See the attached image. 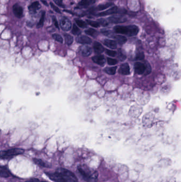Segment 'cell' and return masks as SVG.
I'll use <instances>...</instances> for the list:
<instances>
[{"label": "cell", "mask_w": 181, "mask_h": 182, "mask_svg": "<svg viewBox=\"0 0 181 182\" xmlns=\"http://www.w3.org/2000/svg\"><path fill=\"white\" fill-rule=\"evenodd\" d=\"M45 174L55 182H79L74 173L63 168H59L54 172Z\"/></svg>", "instance_id": "cell-1"}, {"label": "cell", "mask_w": 181, "mask_h": 182, "mask_svg": "<svg viewBox=\"0 0 181 182\" xmlns=\"http://www.w3.org/2000/svg\"><path fill=\"white\" fill-rule=\"evenodd\" d=\"M78 170L83 178L87 182H96L98 176V172L88 167L87 165H80Z\"/></svg>", "instance_id": "cell-2"}, {"label": "cell", "mask_w": 181, "mask_h": 182, "mask_svg": "<svg viewBox=\"0 0 181 182\" xmlns=\"http://www.w3.org/2000/svg\"><path fill=\"white\" fill-rule=\"evenodd\" d=\"M25 150L23 149L15 148L11 149L7 151H2L1 152V158L2 159H9V158L12 157L15 155H21L24 153Z\"/></svg>", "instance_id": "cell-3"}, {"label": "cell", "mask_w": 181, "mask_h": 182, "mask_svg": "<svg viewBox=\"0 0 181 182\" xmlns=\"http://www.w3.org/2000/svg\"><path fill=\"white\" fill-rule=\"evenodd\" d=\"M60 26L63 30L67 32L71 30L72 27V24L70 20L69 19H67V18L63 17L60 19Z\"/></svg>", "instance_id": "cell-4"}, {"label": "cell", "mask_w": 181, "mask_h": 182, "mask_svg": "<svg viewBox=\"0 0 181 182\" xmlns=\"http://www.w3.org/2000/svg\"><path fill=\"white\" fill-rule=\"evenodd\" d=\"M108 21L112 24H118L125 22L127 19L123 16H112L108 18Z\"/></svg>", "instance_id": "cell-5"}, {"label": "cell", "mask_w": 181, "mask_h": 182, "mask_svg": "<svg viewBox=\"0 0 181 182\" xmlns=\"http://www.w3.org/2000/svg\"><path fill=\"white\" fill-rule=\"evenodd\" d=\"M13 11L16 17L18 18L23 17V8L17 3L13 6Z\"/></svg>", "instance_id": "cell-6"}, {"label": "cell", "mask_w": 181, "mask_h": 182, "mask_svg": "<svg viewBox=\"0 0 181 182\" xmlns=\"http://www.w3.org/2000/svg\"><path fill=\"white\" fill-rule=\"evenodd\" d=\"M134 70L136 73L138 75H142L144 74L146 70V66L141 62H136L135 63L134 66Z\"/></svg>", "instance_id": "cell-7"}, {"label": "cell", "mask_w": 181, "mask_h": 182, "mask_svg": "<svg viewBox=\"0 0 181 182\" xmlns=\"http://www.w3.org/2000/svg\"><path fill=\"white\" fill-rule=\"evenodd\" d=\"M115 32L121 34L127 35H129V27L128 26H117L114 27Z\"/></svg>", "instance_id": "cell-8"}, {"label": "cell", "mask_w": 181, "mask_h": 182, "mask_svg": "<svg viewBox=\"0 0 181 182\" xmlns=\"http://www.w3.org/2000/svg\"><path fill=\"white\" fill-rule=\"evenodd\" d=\"M119 10L118 7L116 6H114L113 7L110 8L108 10H106L105 11H104L103 13H99V14H98V16H108V15H112L117 13H119Z\"/></svg>", "instance_id": "cell-9"}, {"label": "cell", "mask_w": 181, "mask_h": 182, "mask_svg": "<svg viewBox=\"0 0 181 182\" xmlns=\"http://www.w3.org/2000/svg\"><path fill=\"white\" fill-rule=\"evenodd\" d=\"M77 42L83 44H89L92 43V39L85 35L79 36L76 38Z\"/></svg>", "instance_id": "cell-10"}, {"label": "cell", "mask_w": 181, "mask_h": 182, "mask_svg": "<svg viewBox=\"0 0 181 182\" xmlns=\"http://www.w3.org/2000/svg\"><path fill=\"white\" fill-rule=\"evenodd\" d=\"M96 0H81L78 4V8H86L89 7L90 5L94 4Z\"/></svg>", "instance_id": "cell-11"}, {"label": "cell", "mask_w": 181, "mask_h": 182, "mask_svg": "<svg viewBox=\"0 0 181 182\" xmlns=\"http://www.w3.org/2000/svg\"><path fill=\"white\" fill-rule=\"evenodd\" d=\"M130 67L128 64L125 63L123 64H121L119 67V74L124 75H128L130 74Z\"/></svg>", "instance_id": "cell-12"}, {"label": "cell", "mask_w": 181, "mask_h": 182, "mask_svg": "<svg viewBox=\"0 0 181 182\" xmlns=\"http://www.w3.org/2000/svg\"><path fill=\"white\" fill-rule=\"evenodd\" d=\"M40 7L41 5L40 4V3L38 1H36L32 3L31 5L28 7V10L29 11L30 13L35 14L37 13L38 10H40Z\"/></svg>", "instance_id": "cell-13"}, {"label": "cell", "mask_w": 181, "mask_h": 182, "mask_svg": "<svg viewBox=\"0 0 181 182\" xmlns=\"http://www.w3.org/2000/svg\"><path fill=\"white\" fill-rule=\"evenodd\" d=\"M92 60L96 64L100 66H103L106 62V59L102 55H98L92 58Z\"/></svg>", "instance_id": "cell-14"}, {"label": "cell", "mask_w": 181, "mask_h": 182, "mask_svg": "<svg viewBox=\"0 0 181 182\" xmlns=\"http://www.w3.org/2000/svg\"><path fill=\"white\" fill-rule=\"evenodd\" d=\"M80 51L82 55L84 57H88L91 55L92 53V48L87 45H83L80 48Z\"/></svg>", "instance_id": "cell-15"}, {"label": "cell", "mask_w": 181, "mask_h": 182, "mask_svg": "<svg viewBox=\"0 0 181 182\" xmlns=\"http://www.w3.org/2000/svg\"><path fill=\"white\" fill-rule=\"evenodd\" d=\"M94 51L96 54H100L104 51V47L100 43L95 42L93 44Z\"/></svg>", "instance_id": "cell-16"}, {"label": "cell", "mask_w": 181, "mask_h": 182, "mask_svg": "<svg viewBox=\"0 0 181 182\" xmlns=\"http://www.w3.org/2000/svg\"><path fill=\"white\" fill-rule=\"evenodd\" d=\"M129 36H134L138 34L139 28L134 25H129Z\"/></svg>", "instance_id": "cell-17"}, {"label": "cell", "mask_w": 181, "mask_h": 182, "mask_svg": "<svg viewBox=\"0 0 181 182\" xmlns=\"http://www.w3.org/2000/svg\"><path fill=\"white\" fill-rule=\"evenodd\" d=\"M104 44L110 49H114L117 47V43L116 41L111 39H105L104 41Z\"/></svg>", "instance_id": "cell-18"}, {"label": "cell", "mask_w": 181, "mask_h": 182, "mask_svg": "<svg viewBox=\"0 0 181 182\" xmlns=\"http://www.w3.org/2000/svg\"><path fill=\"white\" fill-rule=\"evenodd\" d=\"M10 172L4 166L0 167V176L3 178H7L10 176Z\"/></svg>", "instance_id": "cell-19"}, {"label": "cell", "mask_w": 181, "mask_h": 182, "mask_svg": "<svg viewBox=\"0 0 181 182\" xmlns=\"http://www.w3.org/2000/svg\"><path fill=\"white\" fill-rule=\"evenodd\" d=\"M114 38V39L116 40V41L119 44H124V43H125L127 41V37H125L124 36H122V35H120L115 36Z\"/></svg>", "instance_id": "cell-20"}, {"label": "cell", "mask_w": 181, "mask_h": 182, "mask_svg": "<svg viewBox=\"0 0 181 182\" xmlns=\"http://www.w3.org/2000/svg\"><path fill=\"white\" fill-rule=\"evenodd\" d=\"M112 5H113V3H107L106 4H100L97 7V10L98 11L105 10L107 8L112 7Z\"/></svg>", "instance_id": "cell-21"}, {"label": "cell", "mask_w": 181, "mask_h": 182, "mask_svg": "<svg viewBox=\"0 0 181 182\" xmlns=\"http://www.w3.org/2000/svg\"><path fill=\"white\" fill-rule=\"evenodd\" d=\"M117 67H107L105 68L104 71L107 74L109 75H114L117 72Z\"/></svg>", "instance_id": "cell-22"}, {"label": "cell", "mask_w": 181, "mask_h": 182, "mask_svg": "<svg viewBox=\"0 0 181 182\" xmlns=\"http://www.w3.org/2000/svg\"><path fill=\"white\" fill-rule=\"evenodd\" d=\"M64 36L65 41L67 44L68 45H70L72 44V43L73 42V38L72 36H71L70 35L67 34H64Z\"/></svg>", "instance_id": "cell-23"}, {"label": "cell", "mask_w": 181, "mask_h": 182, "mask_svg": "<svg viewBox=\"0 0 181 182\" xmlns=\"http://www.w3.org/2000/svg\"><path fill=\"white\" fill-rule=\"evenodd\" d=\"M85 33L86 34L88 35L94 37H96V36L98 34L97 30H94V29H92V28H89L86 30H85Z\"/></svg>", "instance_id": "cell-24"}, {"label": "cell", "mask_w": 181, "mask_h": 182, "mask_svg": "<svg viewBox=\"0 0 181 182\" xmlns=\"http://www.w3.org/2000/svg\"><path fill=\"white\" fill-rule=\"evenodd\" d=\"M33 161L36 164V165L40 166V167H47V166L46 165L45 163L42 160L40 159H38V158H34L33 159Z\"/></svg>", "instance_id": "cell-25"}, {"label": "cell", "mask_w": 181, "mask_h": 182, "mask_svg": "<svg viewBox=\"0 0 181 182\" xmlns=\"http://www.w3.org/2000/svg\"><path fill=\"white\" fill-rule=\"evenodd\" d=\"M45 11H43L42 13V15H41V17L40 18V21L38 23L37 25V28H41V27H42L43 26L44 22V19H45Z\"/></svg>", "instance_id": "cell-26"}, {"label": "cell", "mask_w": 181, "mask_h": 182, "mask_svg": "<svg viewBox=\"0 0 181 182\" xmlns=\"http://www.w3.org/2000/svg\"><path fill=\"white\" fill-rule=\"evenodd\" d=\"M72 33L75 35H79L81 34V31L79 28L75 24L73 25L72 27Z\"/></svg>", "instance_id": "cell-27"}, {"label": "cell", "mask_w": 181, "mask_h": 182, "mask_svg": "<svg viewBox=\"0 0 181 182\" xmlns=\"http://www.w3.org/2000/svg\"><path fill=\"white\" fill-rule=\"evenodd\" d=\"M75 21L77 25H78L79 27H81V28H83L87 27V24H86V22H84V21H82V20L79 19H75Z\"/></svg>", "instance_id": "cell-28"}, {"label": "cell", "mask_w": 181, "mask_h": 182, "mask_svg": "<svg viewBox=\"0 0 181 182\" xmlns=\"http://www.w3.org/2000/svg\"><path fill=\"white\" fill-rule=\"evenodd\" d=\"M52 37L55 41H56L57 42H60L61 43L63 42V39L60 35L57 34H54L52 35Z\"/></svg>", "instance_id": "cell-29"}, {"label": "cell", "mask_w": 181, "mask_h": 182, "mask_svg": "<svg viewBox=\"0 0 181 182\" xmlns=\"http://www.w3.org/2000/svg\"><path fill=\"white\" fill-rule=\"evenodd\" d=\"M87 22L89 25H90L92 27H94V28H98L100 26V24L98 23V22H96V21H93L87 20Z\"/></svg>", "instance_id": "cell-30"}, {"label": "cell", "mask_w": 181, "mask_h": 182, "mask_svg": "<svg viewBox=\"0 0 181 182\" xmlns=\"http://www.w3.org/2000/svg\"><path fill=\"white\" fill-rule=\"evenodd\" d=\"M98 22L99 23L100 25H102L103 26H107L108 25V22L106 20L103 19V18H101V19H99L97 20Z\"/></svg>", "instance_id": "cell-31"}, {"label": "cell", "mask_w": 181, "mask_h": 182, "mask_svg": "<svg viewBox=\"0 0 181 182\" xmlns=\"http://www.w3.org/2000/svg\"><path fill=\"white\" fill-rule=\"evenodd\" d=\"M117 60L116 59H113V58H107V63L109 65H111V66H113V65H115L117 64Z\"/></svg>", "instance_id": "cell-32"}, {"label": "cell", "mask_w": 181, "mask_h": 182, "mask_svg": "<svg viewBox=\"0 0 181 182\" xmlns=\"http://www.w3.org/2000/svg\"><path fill=\"white\" fill-rule=\"evenodd\" d=\"M106 54L108 55L110 57H115L117 55V54L116 51L111 50H106Z\"/></svg>", "instance_id": "cell-33"}, {"label": "cell", "mask_w": 181, "mask_h": 182, "mask_svg": "<svg viewBox=\"0 0 181 182\" xmlns=\"http://www.w3.org/2000/svg\"><path fill=\"white\" fill-rule=\"evenodd\" d=\"M50 5L51 6V7L52 8L53 10H54L55 12H56V13H61V11H60V9L58 8V7H56V6H55V5L52 2H50Z\"/></svg>", "instance_id": "cell-34"}, {"label": "cell", "mask_w": 181, "mask_h": 182, "mask_svg": "<svg viewBox=\"0 0 181 182\" xmlns=\"http://www.w3.org/2000/svg\"><path fill=\"white\" fill-rule=\"evenodd\" d=\"M144 53L143 52H140L137 54L136 59L137 60H142L144 59Z\"/></svg>", "instance_id": "cell-35"}, {"label": "cell", "mask_w": 181, "mask_h": 182, "mask_svg": "<svg viewBox=\"0 0 181 182\" xmlns=\"http://www.w3.org/2000/svg\"><path fill=\"white\" fill-rule=\"evenodd\" d=\"M54 2L57 5H59L60 7L65 8V5H64L62 0H55Z\"/></svg>", "instance_id": "cell-36"}, {"label": "cell", "mask_w": 181, "mask_h": 182, "mask_svg": "<svg viewBox=\"0 0 181 182\" xmlns=\"http://www.w3.org/2000/svg\"><path fill=\"white\" fill-rule=\"evenodd\" d=\"M52 20L53 22L54 23V25H55V27H56L57 29H59V24H58V22H57L56 18V17H55V16H53Z\"/></svg>", "instance_id": "cell-37"}, {"label": "cell", "mask_w": 181, "mask_h": 182, "mask_svg": "<svg viewBox=\"0 0 181 182\" xmlns=\"http://www.w3.org/2000/svg\"><path fill=\"white\" fill-rule=\"evenodd\" d=\"M118 58H119V59L120 60H121V61L124 60L125 59H126V57H125V55H124L123 54H122L121 52H119Z\"/></svg>", "instance_id": "cell-38"}, {"label": "cell", "mask_w": 181, "mask_h": 182, "mask_svg": "<svg viewBox=\"0 0 181 182\" xmlns=\"http://www.w3.org/2000/svg\"><path fill=\"white\" fill-rule=\"evenodd\" d=\"M40 180L37 178H31L30 180H28L26 182H39Z\"/></svg>", "instance_id": "cell-39"}, {"label": "cell", "mask_w": 181, "mask_h": 182, "mask_svg": "<svg viewBox=\"0 0 181 182\" xmlns=\"http://www.w3.org/2000/svg\"><path fill=\"white\" fill-rule=\"evenodd\" d=\"M102 33L103 34L106 35V36H108L110 34V32L108 31V30H102Z\"/></svg>", "instance_id": "cell-40"}, {"label": "cell", "mask_w": 181, "mask_h": 182, "mask_svg": "<svg viewBox=\"0 0 181 182\" xmlns=\"http://www.w3.org/2000/svg\"><path fill=\"white\" fill-rule=\"evenodd\" d=\"M41 1H42V2L43 3H44L45 5H48V4H47V2H46V1H44V0H41Z\"/></svg>", "instance_id": "cell-41"}, {"label": "cell", "mask_w": 181, "mask_h": 182, "mask_svg": "<svg viewBox=\"0 0 181 182\" xmlns=\"http://www.w3.org/2000/svg\"><path fill=\"white\" fill-rule=\"evenodd\" d=\"M45 182V181H43V182Z\"/></svg>", "instance_id": "cell-42"}]
</instances>
